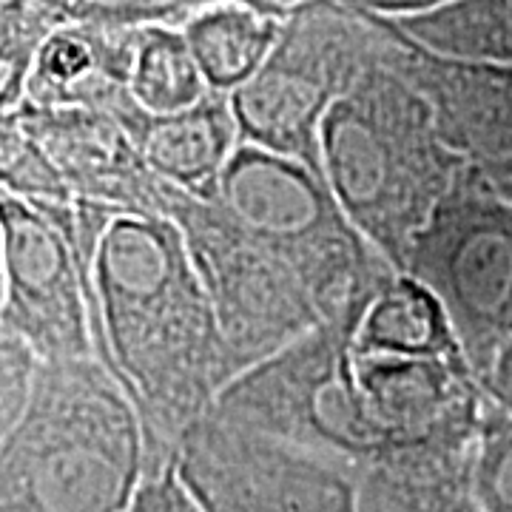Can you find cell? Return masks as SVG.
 Masks as SVG:
<instances>
[{
    "mask_svg": "<svg viewBox=\"0 0 512 512\" xmlns=\"http://www.w3.org/2000/svg\"><path fill=\"white\" fill-rule=\"evenodd\" d=\"M285 18L239 0H214L197 9L180 29L208 89L234 94L265 66Z\"/></svg>",
    "mask_w": 512,
    "mask_h": 512,
    "instance_id": "16",
    "label": "cell"
},
{
    "mask_svg": "<svg viewBox=\"0 0 512 512\" xmlns=\"http://www.w3.org/2000/svg\"><path fill=\"white\" fill-rule=\"evenodd\" d=\"M404 274L433 293L478 382L512 339V191L464 165L410 248Z\"/></svg>",
    "mask_w": 512,
    "mask_h": 512,
    "instance_id": "7",
    "label": "cell"
},
{
    "mask_svg": "<svg viewBox=\"0 0 512 512\" xmlns=\"http://www.w3.org/2000/svg\"><path fill=\"white\" fill-rule=\"evenodd\" d=\"M461 168L427 100L382 55L322 123L330 191L396 274H404L413 242Z\"/></svg>",
    "mask_w": 512,
    "mask_h": 512,
    "instance_id": "3",
    "label": "cell"
},
{
    "mask_svg": "<svg viewBox=\"0 0 512 512\" xmlns=\"http://www.w3.org/2000/svg\"><path fill=\"white\" fill-rule=\"evenodd\" d=\"M0 242L6 285L0 325L37 362L94 356L83 274L63 225L35 202L0 188Z\"/></svg>",
    "mask_w": 512,
    "mask_h": 512,
    "instance_id": "10",
    "label": "cell"
},
{
    "mask_svg": "<svg viewBox=\"0 0 512 512\" xmlns=\"http://www.w3.org/2000/svg\"><path fill=\"white\" fill-rule=\"evenodd\" d=\"M353 339L348 325L322 322L225 384L214 413L356 473L379 464L387 447L356 379Z\"/></svg>",
    "mask_w": 512,
    "mask_h": 512,
    "instance_id": "6",
    "label": "cell"
},
{
    "mask_svg": "<svg viewBox=\"0 0 512 512\" xmlns=\"http://www.w3.org/2000/svg\"><path fill=\"white\" fill-rule=\"evenodd\" d=\"M69 234L94 356L146 430L148 473L174 467L183 436L220 396V328L180 225L94 202L37 205Z\"/></svg>",
    "mask_w": 512,
    "mask_h": 512,
    "instance_id": "1",
    "label": "cell"
},
{
    "mask_svg": "<svg viewBox=\"0 0 512 512\" xmlns=\"http://www.w3.org/2000/svg\"><path fill=\"white\" fill-rule=\"evenodd\" d=\"M55 29L40 0H0V114L23 106L37 52Z\"/></svg>",
    "mask_w": 512,
    "mask_h": 512,
    "instance_id": "21",
    "label": "cell"
},
{
    "mask_svg": "<svg viewBox=\"0 0 512 512\" xmlns=\"http://www.w3.org/2000/svg\"><path fill=\"white\" fill-rule=\"evenodd\" d=\"M146 473L143 421L106 365L40 362L0 447V512H126Z\"/></svg>",
    "mask_w": 512,
    "mask_h": 512,
    "instance_id": "2",
    "label": "cell"
},
{
    "mask_svg": "<svg viewBox=\"0 0 512 512\" xmlns=\"http://www.w3.org/2000/svg\"><path fill=\"white\" fill-rule=\"evenodd\" d=\"M180 225L220 328V390L322 325L302 282L220 205L177 188Z\"/></svg>",
    "mask_w": 512,
    "mask_h": 512,
    "instance_id": "8",
    "label": "cell"
},
{
    "mask_svg": "<svg viewBox=\"0 0 512 512\" xmlns=\"http://www.w3.org/2000/svg\"><path fill=\"white\" fill-rule=\"evenodd\" d=\"M379 55L382 29L370 12L339 0L302 3L282 23L265 66L231 94L242 143L322 174V123L330 106Z\"/></svg>",
    "mask_w": 512,
    "mask_h": 512,
    "instance_id": "5",
    "label": "cell"
},
{
    "mask_svg": "<svg viewBox=\"0 0 512 512\" xmlns=\"http://www.w3.org/2000/svg\"><path fill=\"white\" fill-rule=\"evenodd\" d=\"M473 493L484 512H512V413L487 396L473 447Z\"/></svg>",
    "mask_w": 512,
    "mask_h": 512,
    "instance_id": "24",
    "label": "cell"
},
{
    "mask_svg": "<svg viewBox=\"0 0 512 512\" xmlns=\"http://www.w3.org/2000/svg\"><path fill=\"white\" fill-rule=\"evenodd\" d=\"M339 3L370 12V15H382V18H410V15L439 9L450 0H339Z\"/></svg>",
    "mask_w": 512,
    "mask_h": 512,
    "instance_id": "28",
    "label": "cell"
},
{
    "mask_svg": "<svg viewBox=\"0 0 512 512\" xmlns=\"http://www.w3.org/2000/svg\"><path fill=\"white\" fill-rule=\"evenodd\" d=\"M57 26L86 23L111 29L183 26L205 0H40Z\"/></svg>",
    "mask_w": 512,
    "mask_h": 512,
    "instance_id": "23",
    "label": "cell"
},
{
    "mask_svg": "<svg viewBox=\"0 0 512 512\" xmlns=\"http://www.w3.org/2000/svg\"><path fill=\"white\" fill-rule=\"evenodd\" d=\"M200 197L217 202L302 282L322 322L359 330L376 293L396 276L350 222L328 180L299 160L239 143Z\"/></svg>",
    "mask_w": 512,
    "mask_h": 512,
    "instance_id": "4",
    "label": "cell"
},
{
    "mask_svg": "<svg viewBox=\"0 0 512 512\" xmlns=\"http://www.w3.org/2000/svg\"><path fill=\"white\" fill-rule=\"evenodd\" d=\"M174 470L202 512H356L359 473L214 410L180 441Z\"/></svg>",
    "mask_w": 512,
    "mask_h": 512,
    "instance_id": "9",
    "label": "cell"
},
{
    "mask_svg": "<svg viewBox=\"0 0 512 512\" xmlns=\"http://www.w3.org/2000/svg\"><path fill=\"white\" fill-rule=\"evenodd\" d=\"M131 94L148 114H174L211 94L180 26L137 32Z\"/></svg>",
    "mask_w": 512,
    "mask_h": 512,
    "instance_id": "20",
    "label": "cell"
},
{
    "mask_svg": "<svg viewBox=\"0 0 512 512\" xmlns=\"http://www.w3.org/2000/svg\"><path fill=\"white\" fill-rule=\"evenodd\" d=\"M373 18L382 60L427 100L447 148L484 177L512 185V63L436 55L390 18Z\"/></svg>",
    "mask_w": 512,
    "mask_h": 512,
    "instance_id": "11",
    "label": "cell"
},
{
    "mask_svg": "<svg viewBox=\"0 0 512 512\" xmlns=\"http://www.w3.org/2000/svg\"><path fill=\"white\" fill-rule=\"evenodd\" d=\"M356 512H484L473 493V453H407L359 473Z\"/></svg>",
    "mask_w": 512,
    "mask_h": 512,
    "instance_id": "17",
    "label": "cell"
},
{
    "mask_svg": "<svg viewBox=\"0 0 512 512\" xmlns=\"http://www.w3.org/2000/svg\"><path fill=\"white\" fill-rule=\"evenodd\" d=\"M481 387H484V396L490 402L512 413V339L498 353L493 370L487 373V379L481 382Z\"/></svg>",
    "mask_w": 512,
    "mask_h": 512,
    "instance_id": "27",
    "label": "cell"
},
{
    "mask_svg": "<svg viewBox=\"0 0 512 512\" xmlns=\"http://www.w3.org/2000/svg\"><path fill=\"white\" fill-rule=\"evenodd\" d=\"M137 32L86 23L57 26L37 52L23 103L100 111L134 137L148 114L131 94Z\"/></svg>",
    "mask_w": 512,
    "mask_h": 512,
    "instance_id": "14",
    "label": "cell"
},
{
    "mask_svg": "<svg viewBox=\"0 0 512 512\" xmlns=\"http://www.w3.org/2000/svg\"><path fill=\"white\" fill-rule=\"evenodd\" d=\"M507 188H510V191H512V185H507Z\"/></svg>",
    "mask_w": 512,
    "mask_h": 512,
    "instance_id": "31",
    "label": "cell"
},
{
    "mask_svg": "<svg viewBox=\"0 0 512 512\" xmlns=\"http://www.w3.org/2000/svg\"><path fill=\"white\" fill-rule=\"evenodd\" d=\"M20 126L55 163L74 200L117 214L168 217L177 188L160 180L134 137L117 120L89 109H43L23 103Z\"/></svg>",
    "mask_w": 512,
    "mask_h": 512,
    "instance_id": "13",
    "label": "cell"
},
{
    "mask_svg": "<svg viewBox=\"0 0 512 512\" xmlns=\"http://www.w3.org/2000/svg\"><path fill=\"white\" fill-rule=\"evenodd\" d=\"M126 512H202L174 467L157 476H146Z\"/></svg>",
    "mask_w": 512,
    "mask_h": 512,
    "instance_id": "26",
    "label": "cell"
},
{
    "mask_svg": "<svg viewBox=\"0 0 512 512\" xmlns=\"http://www.w3.org/2000/svg\"><path fill=\"white\" fill-rule=\"evenodd\" d=\"M0 188L35 205L74 200L55 163L20 126L15 111L0 114Z\"/></svg>",
    "mask_w": 512,
    "mask_h": 512,
    "instance_id": "22",
    "label": "cell"
},
{
    "mask_svg": "<svg viewBox=\"0 0 512 512\" xmlns=\"http://www.w3.org/2000/svg\"><path fill=\"white\" fill-rule=\"evenodd\" d=\"M37 365L35 353L0 325V447L29 402Z\"/></svg>",
    "mask_w": 512,
    "mask_h": 512,
    "instance_id": "25",
    "label": "cell"
},
{
    "mask_svg": "<svg viewBox=\"0 0 512 512\" xmlns=\"http://www.w3.org/2000/svg\"><path fill=\"white\" fill-rule=\"evenodd\" d=\"M205 3H214V0H205ZM239 3H248V6H256L262 12H271V15L285 18V15H291L293 9H299L308 0H239Z\"/></svg>",
    "mask_w": 512,
    "mask_h": 512,
    "instance_id": "29",
    "label": "cell"
},
{
    "mask_svg": "<svg viewBox=\"0 0 512 512\" xmlns=\"http://www.w3.org/2000/svg\"><path fill=\"white\" fill-rule=\"evenodd\" d=\"M390 20L436 55L512 63V0H450L430 12Z\"/></svg>",
    "mask_w": 512,
    "mask_h": 512,
    "instance_id": "19",
    "label": "cell"
},
{
    "mask_svg": "<svg viewBox=\"0 0 512 512\" xmlns=\"http://www.w3.org/2000/svg\"><path fill=\"white\" fill-rule=\"evenodd\" d=\"M353 353L467 362L439 299L407 274H396L376 293L356 330Z\"/></svg>",
    "mask_w": 512,
    "mask_h": 512,
    "instance_id": "18",
    "label": "cell"
},
{
    "mask_svg": "<svg viewBox=\"0 0 512 512\" xmlns=\"http://www.w3.org/2000/svg\"><path fill=\"white\" fill-rule=\"evenodd\" d=\"M3 291L6 285H3V242H0V308H3Z\"/></svg>",
    "mask_w": 512,
    "mask_h": 512,
    "instance_id": "30",
    "label": "cell"
},
{
    "mask_svg": "<svg viewBox=\"0 0 512 512\" xmlns=\"http://www.w3.org/2000/svg\"><path fill=\"white\" fill-rule=\"evenodd\" d=\"M134 143L151 171L188 194H208L242 143L231 94L211 92L174 114H146Z\"/></svg>",
    "mask_w": 512,
    "mask_h": 512,
    "instance_id": "15",
    "label": "cell"
},
{
    "mask_svg": "<svg viewBox=\"0 0 512 512\" xmlns=\"http://www.w3.org/2000/svg\"><path fill=\"white\" fill-rule=\"evenodd\" d=\"M353 359L370 416L387 447L384 458L473 453L484 387L467 362L356 353Z\"/></svg>",
    "mask_w": 512,
    "mask_h": 512,
    "instance_id": "12",
    "label": "cell"
}]
</instances>
